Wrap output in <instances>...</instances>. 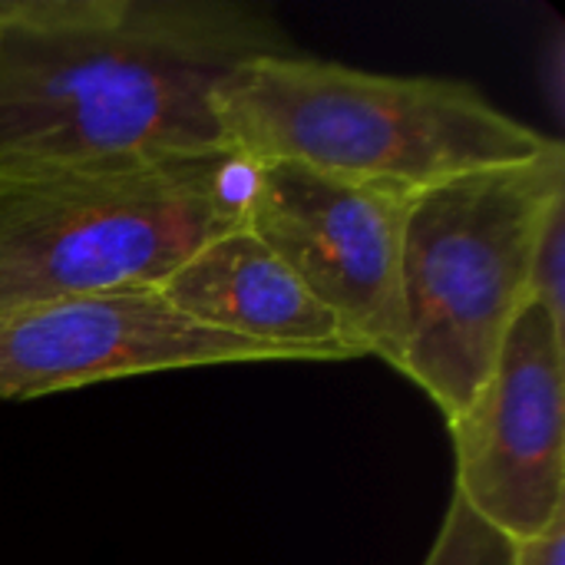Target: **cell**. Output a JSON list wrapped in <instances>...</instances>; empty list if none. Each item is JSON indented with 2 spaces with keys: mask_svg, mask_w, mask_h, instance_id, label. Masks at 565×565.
<instances>
[{
  "mask_svg": "<svg viewBox=\"0 0 565 565\" xmlns=\"http://www.w3.org/2000/svg\"><path fill=\"white\" fill-rule=\"evenodd\" d=\"M288 50L245 0H3L0 169L232 152L225 83Z\"/></svg>",
  "mask_w": 565,
  "mask_h": 565,
  "instance_id": "cell-1",
  "label": "cell"
},
{
  "mask_svg": "<svg viewBox=\"0 0 565 565\" xmlns=\"http://www.w3.org/2000/svg\"><path fill=\"white\" fill-rule=\"evenodd\" d=\"M218 119L248 166L298 162L411 192L559 142L463 79L371 73L298 50L245 63L218 96Z\"/></svg>",
  "mask_w": 565,
  "mask_h": 565,
  "instance_id": "cell-2",
  "label": "cell"
},
{
  "mask_svg": "<svg viewBox=\"0 0 565 565\" xmlns=\"http://www.w3.org/2000/svg\"><path fill=\"white\" fill-rule=\"evenodd\" d=\"M252 166L235 152L0 169V315L159 288L202 245L245 225Z\"/></svg>",
  "mask_w": 565,
  "mask_h": 565,
  "instance_id": "cell-3",
  "label": "cell"
},
{
  "mask_svg": "<svg viewBox=\"0 0 565 565\" xmlns=\"http://www.w3.org/2000/svg\"><path fill=\"white\" fill-rule=\"evenodd\" d=\"M565 199V146L414 192L401 298L411 377L454 424L487 384L530 298V265L550 209Z\"/></svg>",
  "mask_w": 565,
  "mask_h": 565,
  "instance_id": "cell-4",
  "label": "cell"
},
{
  "mask_svg": "<svg viewBox=\"0 0 565 565\" xmlns=\"http://www.w3.org/2000/svg\"><path fill=\"white\" fill-rule=\"evenodd\" d=\"M414 192L315 172L298 162L252 166L245 225L324 305L361 358L394 371L404 354V225Z\"/></svg>",
  "mask_w": 565,
  "mask_h": 565,
  "instance_id": "cell-5",
  "label": "cell"
},
{
  "mask_svg": "<svg viewBox=\"0 0 565 565\" xmlns=\"http://www.w3.org/2000/svg\"><path fill=\"white\" fill-rule=\"evenodd\" d=\"M457 497L507 540L565 513V328L533 298L473 404L450 424Z\"/></svg>",
  "mask_w": 565,
  "mask_h": 565,
  "instance_id": "cell-6",
  "label": "cell"
},
{
  "mask_svg": "<svg viewBox=\"0 0 565 565\" xmlns=\"http://www.w3.org/2000/svg\"><path fill=\"white\" fill-rule=\"evenodd\" d=\"M285 361L298 358L202 328L156 288L76 295L0 315V401L162 371Z\"/></svg>",
  "mask_w": 565,
  "mask_h": 565,
  "instance_id": "cell-7",
  "label": "cell"
},
{
  "mask_svg": "<svg viewBox=\"0 0 565 565\" xmlns=\"http://www.w3.org/2000/svg\"><path fill=\"white\" fill-rule=\"evenodd\" d=\"M156 291L202 328L281 348L298 361L361 358L338 318L248 225L202 245Z\"/></svg>",
  "mask_w": 565,
  "mask_h": 565,
  "instance_id": "cell-8",
  "label": "cell"
},
{
  "mask_svg": "<svg viewBox=\"0 0 565 565\" xmlns=\"http://www.w3.org/2000/svg\"><path fill=\"white\" fill-rule=\"evenodd\" d=\"M513 540L480 520L457 493L424 565H510Z\"/></svg>",
  "mask_w": 565,
  "mask_h": 565,
  "instance_id": "cell-9",
  "label": "cell"
},
{
  "mask_svg": "<svg viewBox=\"0 0 565 565\" xmlns=\"http://www.w3.org/2000/svg\"><path fill=\"white\" fill-rule=\"evenodd\" d=\"M530 298L565 328V199H559L540 232L530 265Z\"/></svg>",
  "mask_w": 565,
  "mask_h": 565,
  "instance_id": "cell-10",
  "label": "cell"
},
{
  "mask_svg": "<svg viewBox=\"0 0 565 565\" xmlns=\"http://www.w3.org/2000/svg\"><path fill=\"white\" fill-rule=\"evenodd\" d=\"M510 565H565V513L556 516L540 536L516 540Z\"/></svg>",
  "mask_w": 565,
  "mask_h": 565,
  "instance_id": "cell-11",
  "label": "cell"
},
{
  "mask_svg": "<svg viewBox=\"0 0 565 565\" xmlns=\"http://www.w3.org/2000/svg\"><path fill=\"white\" fill-rule=\"evenodd\" d=\"M0 20H3V0H0Z\"/></svg>",
  "mask_w": 565,
  "mask_h": 565,
  "instance_id": "cell-12",
  "label": "cell"
}]
</instances>
